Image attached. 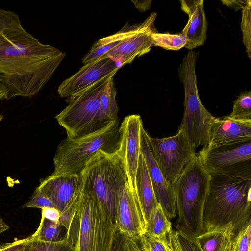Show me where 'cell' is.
<instances>
[{
    "label": "cell",
    "mask_w": 251,
    "mask_h": 251,
    "mask_svg": "<svg viewBox=\"0 0 251 251\" xmlns=\"http://www.w3.org/2000/svg\"><path fill=\"white\" fill-rule=\"evenodd\" d=\"M81 173L84 184L95 193L115 224L117 193L128 182L120 158L116 152L100 151L90 159Z\"/></svg>",
    "instance_id": "obj_7"
},
{
    "label": "cell",
    "mask_w": 251,
    "mask_h": 251,
    "mask_svg": "<svg viewBox=\"0 0 251 251\" xmlns=\"http://www.w3.org/2000/svg\"><path fill=\"white\" fill-rule=\"evenodd\" d=\"M241 30L246 52L251 59V1L242 11Z\"/></svg>",
    "instance_id": "obj_28"
},
{
    "label": "cell",
    "mask_w": 251,
    "mask_h": 251,
    "mask_svg": "<svg viewBox=\"0 0 251 251\" xmlns=\"http://www.w3.org/2000/svg\"><path fill=\"white\" fill-rule=\"evenodd\" d=\"M251 139V120L229 116L216 118L211 126L207 146H213Z\"/></svg>",
    "instance_id": "obj_17"
},
{
    "label": "cell",
    "mask_w": 251,
    "mask_h": 251,
    "mask_svg": "<svg viewBox=\"0 0 251 251\" xmlns=\"http://www.w3.org/2000/svg\"><path fill=\"white\" fill-rule=\"evenodd\" d=\"M24 251H74L67 237L57 242L42 241L30 236L26 238Z\"/></svg>",
    "instance_id": "obj_25"
},
{
    "label": "cell",
    "mask_w": 251,
    "mask_h": 251,
    "mask_svg": "<svg viewBox=\"0 0 251 251\" xmlns=\"http://www.w3.org/2000/svg\"><path fill=\"white\" fill-rule=\"evenodd\" d=\"M115 224L126 237L138 240L145 233L144 214L136 193L128 182L117 193Z\"/></svg>",
    "instance_id": "obj_12"
},
{
    "label": "cell",
    "mask_w": 251,
    "mask_h": 251,
    "mask_svg": "<svg viewBox=\"0 0 251 251\" xmlns=\"http://www.w3.org/2000/svg\"><path fill=\"white\" fill-rule=\"evenodd\" d=\"M125 251H126L125 249Z\"/></svg>",
    "instance_id": "obj_43"
},
{
    "label": "cell",
    "mask_w": 251,
    "mask_h": 251,
    "mask_svg": "<svg viewBox=\"0 0 251 251\" xmlns=\"http://www.w3.org/2000/svg\"><path fill=\"white\" fill-rule=\"evenodd\" d=\"M110 58L84 64L75 74L64 80L57 92L61 97L73 98L114 76L120 68Z\"/></svg>",
    "instance_id": "obj_11"
},
{
    "label": "cell",
    "mask_w": 251,
    "mask_h": 251,
    "mask_svg": "<svg viewBox=\"0 0 251 251\" xmlns=\"http://www.w3.org/2000/svg\"><path fill=\"white\" fill-rule=\"evenodd\" d=\"M250 0H222L223 4L234 9L235 10L242 8L243 9L249 2Z\"/></svg>",
    "instance_id": "obj_38"
},
{
    "label": "cell",
    "mask_w": 251,
    "mask_h": 251,
    "mask_svg": "<svg viewBox=\"0 0 251 251\" xmlns=\"http://www.w3.org/2000/svg\"><path fill=\"white\" fill-rule=\"evenodd\" d=\"M167 251H180L178 245L176 231L173 229L168 233L165 237Z\"/></svg>",
    "instance_id": "obj_35"
},
{
    "label": "cell",
    "mask_w": 251,
    "mask_h": 251,
    "mask_svg": "<svg viewBox=\"0 0 251 251\" xmlns=\"http://www.w3.org/2000/svg\"><path fill=\"white\" fill-rule=\"evenodd\" d=\"M107 80L68 99V105L55 116L58 123L65 129L67 137L84 136L109 124L103 122L100 114V93Z\"/></svg>",
    "instance_id": "obj_8"
},
{
    "label": "cell",
    "mask_w": 251,
    "mask_h": 251,
    "mask_svg": "<svg viewBox=\"0 0 251 251\" xmlns=\"http://www.w3.org/2000/svg\"><path fill=\"white\" fill-rule=\"evenodd\" d=\"M46 207H54V205L50 200L37 187L30 200L22 206V208L31 207L41 209Z\"/></svg>",
    "instance_id": "obj_31"
},
{
    "label": "cell",
    "mask_w": 251,
    "mask_h": 251,
    "mask_svg": "<svg viewBox=\"0 0 251 251\" xmlns=\"http://www.w3.org/2000/svg\"><path fill=\"white\" fill-rule=\"evenodd\" d=\"M135 191L146 223L159 203L156 198L149 172L141 152L135 176Z\"/></svg>",
    "instance_id": "obj_19"
},
{
    "label": "cell",
    "mask_w": 251,
    "mask_h": 251,
    "mask_svg": "<svg viewBox=\"0 0 251 251\" xmlns=\"http://www.w3.org/2000/svg\"></svg>",
    "instance_id": "obj_44"
},
{
    "label": "cell",
    "mask_w": 251,
    "mask_h": 251,
    "mask_svg": "<svg viewBox=\"0 0 251 251\" xmlns=\"http://www.w3.org/2000/svg\"><path fill=\"white\" fill-rule=\"evenodd\" d=\"M8 96L9 91L0 76V101L5 100H8Z\"/></svg>",
    "instance_id": "obj_40"
},
{
    "label": "cell",
    "mask_w": 251,
    "mask_h": 251,
    "mask_svg": "<svg viewBox=\"0 0 251 251\" xmlns=\"http://www.w3.org/2000/svg\"><path fill=\"white\" fill-rule=\"evenodd\" d=\"M151 0L132 1L135 6L140 11H145L150 9Z\"/></svg>",
    "instance_id": "obj_39"
},
{
    "label": "cell",
    "mask_w": 251,
    "mask_h": 251,
    "mask_svg": "<svg viewBox=\"0 0 251 251\" xmlns=\"http://www.w3.org/2000/svg\"><path fill=\"white\" fill-rule=\"evenodd\" d=\"M197 154L210 175L251 179V139L206 145Z\"/></svg>",
    "instance_id": "obj_9"
},
{
    "label": "cell",
    "mask_w": 251,
    "mask_h": 251,
    "mask_svg": "<svg viewBox=\"0 0 251 251\" xmlns=\"http://www.w3.org/2000/svg\"><path fill=\"white\" fill-rule=\"evenodd\" d=\"M180 251H202L196 240L190 239L176 231Z\"/></svg>",
    "instance_id": "obj_32"
},
{
    "label": "cell",
    "mask_w": 251,
    "mask_h": 251,
    "mask_svg": "<svg viewBox=\"0 0 251 251\" xmlns=\"http://www.w3.org/2000/svg\"><path fill=\"white\" fill-rule=\"evenodd\" d=\"M149 134L143 125L140 130L141 152L144 158L158 203L170 221L176 217L175 195L172 186L165 180L152 153Z\"/></svg>",
    "instance_id": "obj_15"
},
{
    "label": "cell",
    "mask_w": 251,
    "mask_h": 251,
    "mask_svg": "<svg viewBox=\"0 0 251 251\" xmlns=\"http://www.w3.org/2000/svg\"><path fill=\"white\" fill-rule=\"evenodd\" d=\"M172 229L170 221L159 204L146 223L144 234L163 239Z\"/></svg>",
    "instance_id": "obj_23"
},
{
    "label": "cell",
    "mask_w": 251,
    "mask_h": 251,
    "mask_svg": "<svg viewBox=\"0 0 251 251\" xmlns=\"http://www.w3.org/2000/svg\"><path fill=\"white\" fill-rule=\"evenodd\" d=\"M196 59V53L189 50L178 69L185 92L184 111L178 130L196 148L208 144L211 128L216 118L200 100L195 71Z\"/></svg>",
    "instance_id": "obj_6"
},
{
    "label": "cell",
    "mask_w": 251,
    "mask_h": 251,
    "mask_svg": "<svg viewBox=\"0 0 251 251\" xmlns=\"http://www.w3.org/2000/svg\"><path fill=\"white\" fill-rule=\"evenodd\" d=\"M124 241L125 236L117 229L112 244L108 251H125Z\"/></svg>",
    "instance_id": "obj_36"
},
{
    "label": "cell",
    "mask_w": 251,
    "mask_h": 251,
    "mask_svg": "<svg viewBox=\"0 0 251 251\" xmlns=\"http://www.w3.org/2000/svg\"><path fill=\"white\" fill-rule=\"evenodd\" d=\"M143 125L139 115H130L124 119L120 124V141L116 152L125 167L129 187L135 191V176L141 154L140 130Z\"/></svg>",
    "instance_id": "obj_13"
},
{
    "label": "cell",
    "mask_w": 251,
    "mask_h": 251,
    "mask_svg": "<svg viewBox=\"0 0 251 251\" xmlns=\"http://www.w3.org/2000/svg\"><path fill=\"white\" fill-rule=\"evenodd\" d=\"M210 175L196 153L172 185L176 206V231L195 240L204 232L203 212Z\"/></svg>",
    "instance_id": "obj_3"
},
{
    "label": "cell",
    "mask_w": 251,
    "mask_h": 251,
    "mask_svg": "<svg viewBox=\"0 0 251 251\" xmlns=\"http://www.w3.org/2000/svg\"><path fill=\"white\" fill-rule=\"evenodd\" d=\"M65 56L25 30L16 13L0 8V76L9 91L8 100L36 95Z\"/></svg>",
    "instance_id": "obj_1"
},
{
    "label": "cell",
    "mask_w": 251,
    "mask_h": 251,
    "mask_svg": "<svg viewBox=\"0 0 251 251\" xmlns=\"http://www.w3.org/2000/svg\"><path fill=\"white\" fill-rule=\"evenodd\" d=\"M65 228L59 223H55L41 217L37 230L31 235L36 239L48 242H57L66 237Z\"/></svg>",
    "instance_id": "obj_24"
},
{
    "label": "cell",
    "mask_w": 251,
    "mask_h": 251,
    "mask_svg": "<svg viewBox=\"0 0 251 251\" xmlns=\"http://www.w3.org/2000/svg\"><path fill=\"white\" fill-rule=\"evenodd\" d=\"M138 241L145 251H167L165 238L161 239L143 234Z\"/></svg>",
    "instance_id": "obj_30"
},
{
    "label": "cell",
    "mask_w": 251,
    "mask_h": 251,
    "mask_svg": "<svg viewBox=\"0 0 251 251\" xmlns=\"http://www.w3.org/2000/svg\"><path fill=\"white\" fill-rule=\"evenodd\" d=\"M124 247L126 251H145L138 240L125 236Z\"/></svg>",
    "instance_id": "obj_37"
},
{
    "label": "cell",
    "mask_w": 251,
    "mask_h": 251,
    "mask_svg": "<svg viewBox=\"0 0 251 251\" xmlns=\"http://www.w3.org/2000/svg\"><path fill=\"white\" fill-rule=\"evenodd\" d=\"M82 185L81 173L77 175H51L42 180L37 188L61 213L79 195Z\"/></svg>",
    "instance_id": "obj_16"
},
{
    "label": "cell",
    "mask_w": 251,
    "mask_h": 251,
    "mask_svg": "<svg viewBox=\"0 0 251 251\" xmlns=\"http://www.w3.org/2000/svg\"><path fill=\"white\" fill-rule=\"evenodd\" d=\"M41 210V217L55 223H59L61 213L57 208L54 207H46L42 208Z\"/></svg>",
    "instance_id": "obj_34"
},
{
    "label": "cell",
    "mask_w": 251,
    "mask_h": 251,
    "mask_svg": "<svg viewBox=\"0 0 251 251\" xmlns=\"http://www.w3.org/2000/svg\"><path fill=\"white\" fill-rule=\"evenodd\" d=\"M116 230L114 223L83 179L77 207L66 230L74 251H108Z\"/></svg>",
    "instance_id": "obj_4"
},
{
    "label": "cell",
    "mask_w": 251,
    "mask_h": 251,
    "mask_svg": "<svg viewBox=\"0 0 251 251\" xmlns=\"http://www.w3.org/2000/svg\"><path fill=\"white\" fill-rule=\"evenodd\" d=\"M119 120L93 133L78 137H66L57 146L52 175H77L85 168L98 151L116 153L120 141Z\"/></svg>",
    "instance_id": "obj_5"
},
{
    "label": "cell",
    "mask_w": 251,
    "mask_h": 251,
    "mask_svg": "<svg viewBox=\"0 0 251 251\" xmlns=\"http://www.w3.org/2000/svg\"><path fill=\"white\" fill-rule=\"evenodd\" d=\"M148 140L160 170L172 186L196 156V148L180 130L176 135L166 138H153L149 135Z\"/></svg>",
    "instance_id": "obj_10"
},
{
    "label": "cell",
    "mask_w": 251,
    "mask_h": 251,
    "mask_svg": "<svg viewBox=\"0 0 251 251\" xmlns=\"http://www.w3.org/2000/svg\"><path fill=\"white\" fill-rule=\"evenodd\" d=\"M251 179L210 175L203 212L204 232L231 225L235 236L251 221Z\"/></svg>",
    "instance_id": "obj_2"
},
{
    "label": "cell",
    "mask_w": 251,
    "mask_h": 251,
    "mask_svg": "<svg viewBox=\"0 0 251 251\" xmlns=\"http://www.w3.org/2000/svg\"><path fill=\"white\" fill-rule=\"evenodd\" d=\"M113 77L112 76L105 81L100 93V114L102 120L107 125L118 120L116 89Z\"/></svg>",
    "instance_id": "obj_22"
},
{
    "label": "cell",
    "mask_w": 251,
    "mask_h": 251,
    "mask_svg": "<svg viewBox=\"0 0 251 251\" xmlns=\"http://www.w3.org/2000/svg\"><path fill=\"white\" fill-rule=\"evenodd\" d=\"M234 236L233 227L228 225L204 232L196 240L202 251H230Z\"/></svg>",
    "instance_id": "obj_20"
},
{
    "label": "cell",
    "mask_w": 251,
    "mask_h": 251,
    "mask_svg": "<svg viewBox=\"0 0 251 251\" xmlns=\"http://www.w3.org/2000/svg\"><path fill=\"white\" fill-rule=\"evenodd\" d=\"M137 26V25L129 26L126 24L116 33L98 40L94 43L89 52L82 58V63L85 64L98 59L123 39L133 33Z\"/></svg>",
    "instance_id": "obj_21"
},
{
    "label": "cell",
    "mask_w": 251,
    "mask_h": 251,
    "mask_svg": "<svg viewBox=\"0 0 251 251\" xmlns=\"http://www.w3.org/2000/svg\"><path fill=\"white\" fill-rule=\"evenodd\" d=\"M9 228V226L4 221L2 218L0 217V234L7 230Z\"/></svg>",
    "instance_id": "obj_41"
},
{
    "label": "cell",
    "mask_w": 251,
    "mask_h": 251,
    "mask_svg": "<svg viewBox=\"0 0 251 251\" xmlns=\"http://www.w3.org/2000/svg\"><path fill=\"white\" fill-rule=\"evenodd\" d=\"M239 120H251V92L242 93L234 102L233 110L228 115Z\"/></svg>",
    "instance_id": "obj_27"
},
{
    "label": "cell",
    "mask_w": 251,
    "mask_h": 251,
    "mask_svg": "<svg viewBox=\"0 0 251 251\" xmlns=\"http://www.w3.org/2000/svg\"><path fill=\"white\" fill-rule=\"evenodd\" d=\"M25 241L26 238L4 243L0 245V251H24Z\"/></svg>",
    "instance_id": "obj_33"
},
{
    "label": "cell",
    "mask_w": 251,
    "mask_h": 251,
    "mask_svg": "<svg viewBox=\"0 0 251 251\" xmlns=\"http://www.w3.org/2000/svg\"><path fill=\"white\" fill-rule=\"evenodd\" d=\"M156 15V12L151 13L143 23L137 25L133 33L98 59L110 58L117 63L120 62L121 67L131 63L135 57L149 52L153 46L151 34Z\"/></svg>",
    "instance_id": "obj_14"
},
{
    "label": "cell",
    "mask_w": 251,
    "mask_h": 251,
    "mask_svg": "<svg viewBox=\"0 0 251 251\" xmlns=\"http://www.w3.org/2000/svg\"><path fill=\"white\" fill-rule=\"evenodd\" d=\"M181 9L188 15L182 30L187 39L185 47L189 50L202 45L206 39L207 22L203 0H181Z\"/></svg>",
    "instance_id": "obj_18"
},
{
    "label": "cell",
    "mask_w": 251,
    "mask_h": 251,
    "mask_svg": "<svg viewBox=\"0 0 251 251\" xmlns=\"http://www.w3.org/2000/svg\"><path fill=\"white\" fill-rule=\"evenodd\" d=\"M151 39L153 46L169 50H177L185 47L187 43L186 37L182 33L172 34L153 32L151 34Z\"/></svg>",
    "instance_id": "obj_26"
},
{
    "label": "cell",
    "mask_w": 251,
    "mask_h": 251,
    "mask_svg": "<svg viewBox=\"0 0 251 251\" xmlns=\"http://www.w3.org/2000/svg\"><path fill=\"white\" fill-rule=\"evenodd\" d=\"M3 116L0 114V122L1 121V120L3 119Z\"/></svg>",
    "instance_id": "obj_42"
},
{
    "label": "cell",
    "mask_w": 251,
    "mask_h": 251,
    "mask_svg": "<svg viewBox=\"0 0 251 251\" xmlns=\"http://www.w3.org/2000/svg\"><path fill=\"white\" fill-rule=\"evenodd\" d=\"M230 251H251V221L233 238Z\"/></svg>",
    "instance_id": "obj_29"
}]
</instances>
